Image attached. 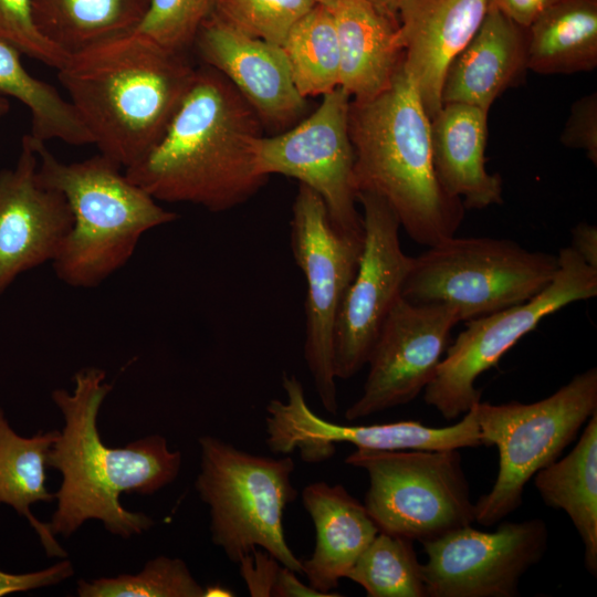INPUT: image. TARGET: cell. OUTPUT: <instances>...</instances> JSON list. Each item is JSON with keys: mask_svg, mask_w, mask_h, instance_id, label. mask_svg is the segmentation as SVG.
Returning a JSON list of instances; mask_svg holds the SVG:
<instances>
[{"mask_svg": "<svg viewBox=\"0 0 597 597\" xmlns=\"http://www.w3.org/2000/svg\"><path fill=\"white\" fill-rule=\"evenodd\" d=\"M444 304H417L400 296L369 355L363 392L345 412L349 421L406 405L431 381L459 323Z\"/></svg>", "mask_w": 597, "mask_h": 597, "instance_id": "obj_16", "label": "cell"}, {"mask_svg": "<svg viewBox=\"0 0 597 597\" xmlns=\"http://www.w3.org/2000/svg\"><path fill=\"white\" fill-rule=\"evenodd\" d=\"M585 425L572 451L537 471L534 484L546 505L569 516L584 546V565L596 576L597 412Z\"/></svg>", "mask_w": 597, "mask_h": 597, "instance_id": "obj_24", "label": "cell"}, {"mask_svg": "<svg viewBox=\"0 0 597 597\" xmlns=\"http://www.w3.org/2000/svg\"><path fill=\"white\" fill-rule=\"evenodd\" d=\"M345 463L367 472L364 505L379 532L423 543L475 522L459 449H356Z\"/></svg>", "mask_w": 597, "mask_h": 597, "instance_id": "obj_9", "label": "cell"}, {"mask_svg": "<svg viewBox=\"0 0 597 597\" xmlns=\"http://www.w3.org/2000/svg\"><path fill=\"white\" fill-rule=\"evenodd\" d=\"M557 270V254L510 239L453 235L413 256L401 296L448 305L468 322L528 301Z\"/></svg>", "mask_w": 597, "mask_h": 597, "instance_id": "obj_8", "label": "cell"}, {"mask_svg": "<svg viewBox=\"0 0 597 597\" xmlns=\"http://www.w3.org/2000/svg\"><path fill=\"white\" fill-rule=\"evenodd\" d=\"M316 0H217L214 13L240 32L282 46Z\"/></svg>", "mask_w": 597, "mask_h": 597, "instance_id": "obj_32", "label": "cell"}, {"mask_svg": "<svg viewBox=\"0 0 597 597\" xmlns=\"http://www.w3.org/2000/svg\"><path fill=\"white\" fill-rule=\"evenodd\" d=\"M199 446L195 486L209 506L212 542L234 563L261 548L302 574L283 527L284 509L297 496L293 459L254 455L211 436L201 437Z\"/></svg>", "mask_w": 597, "mask_h": 597, "instance_id": "obj_6", "label": "cell"}, {"mask_svg": "<svg viewBox=\"0 0 597 597\" xmlns=\"http://www.w3.org/2000/svg\"><path fill=\"white\" fill-rule=\"evenodd\" d=\"M217 0H148L147 10L134 30L160 46L186 53L214 12Z\"/></svg>", "mask_w": 597, "mask_h": 597, "instance_id": "obj_33", "label": "cell"}, {"mask_svg": "<svg viewBox=\"0 0 597 597\" xmlns=\"http://www.w3.org/2000/svg\"><path fill=\"white\" fill-rule=\"evenodd\" d=\"M0 41L56 70L69 57L39 32L32 17L31 0H0Z\"/></svg>", "mask_w": 597, "mask_h": 597, "instance_id": "obj_34", "label": "cell"}, {"mask_svg": "<svg viewBox=\"0 0 597 597\" xmlns=\"http://www.w3.org/2000/svg\"><path fill=\"white\" fill-rule=\"evenodd\" d=\"M229 597L234 596L233 591L219 585H211L205 588V597Z\"/></svg>", "mask_w": 597, "mask_h": 597, "instance_id": "obj_42", "label": "cell"}, {"mask_svg": "<svg viewBox=\"0 0 597 597\" xmlns=\"http://www.w3.org/2000/svg\"><path fill=\"white\" fill-rule=\"evenodd\" d=\"M303 506L315 528V546L301 559L308 585L328 597L346 577L359 555L378 534L364 504L339 484L314 482L302 492Z\"/></svg>", "mask_w": 597, "mask_h": 597, "instance_id": "obj_22", "label": "cell"}, {"mask_svg": "<svg viewBox=\"0 0 597 597\" xmlns=\"http://www.w3.org/2000/svg\"><path fill=\"white\" fill-rule=\"evenodd\" d=\"M275 597H328L298 580L296 573L282 565L273 591Z\"/></svg>", "mask_w": 597, "mask_h": 597, "instance_id": "obj_40", "label": "cell"}, {"mask_svg": "<svg viewBox=\"0 0 597 597\" xmlns=\"http://www.w3.org/2000/svg\"><path fill=\"white\" fill-rule=\"evenodd\" d=\"M9 98L0 94V118L9 112Z\"/></svg>", "mask_w": 597, "mask_h": 597, "instance_id": "obj_43", "label": "cell"}, {"mask_svg": "<svg viewBox=\"0 0 597 597\" xmlns=\"http://www.w3.org/2000/svg\"><path fill=\"white\" fill-rule=\"evenodd\" d=\"M526 30V69L573 74L597 66V0H559Z\"/></svg>", "mask_w": 597, "mask_h": 597, "instance_id": "obj_25", "label": "cell"}, {"mask_svg": "<svg viewBox=\"0 0 597 597\" xmlns=\"http://www.w3.org/2000/svg\"><path fill=\"white\" fill-rule=\"evenodd\" d=\"M349 137L356 193L381 197L417 243L432 247L461 226L464 207L449 196L434 171L430 117L402 64L377 96L350 100Z\"/></svg>", "mask_w": 597, "mask_h": 597, "instance_id": "obj_4", "label": "cell"}, {"mask_svg": "<svg viewBox=\"0 0 597 597\" xmlns=\"http://www.w3.org/2000/svg\"><path fill=\"white\" fill-rule=\"evenodd\" d=\"M346 578L362 586L368 597H427L413 541L383 532L363 551Z\"/></svg>", "mask_w": 597, "mask_h": 597, "instance_id": "obj_30", "label": "cell"}, {"mask_svg": "<svg viewBox=\"0 0 597 597\" xmlns=\"http://www.w3.org/2000/svg\"><path fill=\"white\" fill-rule=\"evenodd\" d=\"M106 374L96 367L78 370L72 392L52 391L64 427L52 444L46 464L62 474L54 494L57 506L50 531L69 537L87 520L102 521L112 534L128 538L154 525L142 512L125 509L123 492L150 495L178 475L181 453L171 451L160 434H150L124 448L104 444L97 429L101 406L112 390Z\"/></svg>", "mask_w": 597, "mask_h": 597, "instance_id": "obj_2", "label": "cell"}, {"mask_svg": "<svg viewBox=\"0 0 597 597\" xmlns=\"http://www.w3.org/2000/svg\"><path fill=\"white\" fill-rule=\"evenodd\" d=\"M59 433L39 431L31 438L21 437L9 426L0 407V504L12 506L28 519L50 557H66L67 553L55 540L49 523L32 515L30 505L55 499L45 488V468Z\"/></svg>", "mask_w": 597, "mask_h": 597, "instance_id": "obj_27", "label": "cell"}, {"mask_svg": "<svg viewBox=\"0 0 597 597\" xmlns=\"http://www.w3.org/2000/svg\"><path fill=\"white\" fill-rule=\"evenodd\" d=\"M486 111L462 103L443 104L430 119L431 154L444 191L464 209L503 202L502 179L485 166Z\"/></svg>", "mask_w": 597, "mask_h": 597, "instance_id": "obj_20", "label": "cell"}, {"mask_svg": "<svg viewBox=\"0 0 597 597\" xmlns=\"http://www.w3.org/2000/svg\"><path fill=\"white\" fill-rule=\"evenodd\" d=\"M350 96L341 86L323 95L320 106L293 128L255 137L252 151L259 171L294 178L323 200L332 224L363 235L354 184L355 153L349 137Z\"/></svg>", "mask_w": 597, "mask_h": 597, "instance_id": "obj_12", "label": "cell"}, {"mask_svg": "<svg viewBox=\"0 0 597 597\" xmlns=\"http://www.w3.org/2000/svg\"><path fill=\"white\" fill-rule=\"evenodd\" d=\"M193 44L205 65L237 88L262 126L284 128L303 115L305 98L296 90L282 46L240 32L214 12Z\"/></svg>", "mask_w": 597, "mask_h": 597, "instance_id": "obj_18", "label": "cell"}, {"mask_svg": "<svg viewBox=\"0 0 597 597\" xmlns=\"http://www.w3.org/2000/svg\"><path fill=\"white\" fill-rule=\"evenodd\" d=\"M38 160L24 135L15 166L0 170V295L20 274L52 263L73 226L63 193L39 181Z\"/></svg>", "mask_w": 597, "mask_h": 597, "instance_id": "obj_17", "label": "cell"}, {"mask_svg": "<svg viewBox=\"0 0 597 597\" xmlns=\"http://www.w3.org/2000/svg\"><path fill=\"white\" fill-rule=\"evenodd\" d=\"M316 1L320 2V3H324L326 6H328L329 2H331V0H316Z\"/></svg>", "mask_w": 597, "mask_h": 597, "instance_id": "obj_44", "label": "cell"}, {"mask_svg": "<svg viewBox=\"0 0 597 597\" xmlns=\"http://www.w3.org/2000/svg\"><path fill=\"white\" fill-rule=\"evenodd\" d=\"M196 69L132 31L69 55L57 77L100 153L124 170L156 145Z\"/></svg>", "mask_w": 597, "mask_h": 597, "instance_id": "obj_3", "label": "cell"}, {"mask_svg": "<svg viewBox=\"0 0 597 597\" xmlns=\"http://www.w3.org/2000/svg\"><path fill=\"white\" fill-rule=\"evenodd\" d=\"M489 0H401L397 9L402 69L430 119L442 107L441 91L452 60L481 25Z\"/></svg>", "mask_w": 597, "mask_h": 597, "instance_id": "obj_19", "label": "cell"}, {"mask_svg": "<svg viewBox=\"0 0 597 597\" xmlns=\"http://www.w3.org/2000/svg\"><path fill=\"white\" fill-rule=\"evenodd\" d=\"M559 139L567 148L584 150L588 159L594 165L597 164L596 92L582 96L573 103Z\"/></svg>", "mask_w": 597, "mask_h": 597, "instance_id": "obj_35", "label": "cell"}, {"mask_svg": "<svg viewBox=\"0 0 597 597\" xmlns=\"http://www.w3.org/2000/svg\"><path fill=\"white\" fill-rule=\"evenodd\" d=\"M383 11L397 18V9L401 0H368Z\"/></svg>", "mask_w": 597, "mask_h": 597, "instance_id": "obj_41", "label": "cell"}, {"mask_svg": "<svg viewBox=\"0 0 597 597\" xmlns=\"http://www.w3.org/2000/svg\"><path fill=\"white\" fill-rule=\"evenodd\" d=\"M252 597L273 596L282 564L264 549L255 548L238 562Z\"/></svg>", "mask_w": 597, "mask_h": 597, "instance_id": "obj_36", "label": "cell"}, {"mask_svg": "<svg viewBox=\"0 0 597 597\" xmlns=\"http://www.w3.org/2000/svg\"><path fill=\"white\" fill-rule=\"evenodd\" d=\"M282 49L304 98L323 96L339 86V48L328 6L316 3L294 24Z\"/></svg>", "mask_w": 597, "mask_h": 597, "instance_id": "obj_29", "label": "cell"}, {"mask_svg": "<svg viewBox=\"0 0 597 597\" xmlns=\"http://www.w3.org/2000/svg\"><path fill=\"white\" fill-rule=\"evenodd\" d=\"M363 207V248L357 271L341 304L334 332L336 379L367 365L383 324L401 296L413 256L400 244V223L390 206L369 191L356 193Z\"/></svg>", "mask_w": 597, "mask_h": 597, "instance_id": "obj_13", "label": "cell"}, {"mask_svg": "<svg viewBox=\"0 0 597 597\" xmlns=\"http://www.w3.org/2000/svg\"><path fill=\"white\" fill-rule=\"evenodd\" d=\"M21 53L0 41V94L22 103L31 115L33 139L45 143L60 139L74 146L92 144V136L70 101L51 84L31 75Z\"/></svg>", "mask_w": 597, "mask_h": 597, "instance_id": "obj_28", "label": "cell"}, {"mask_svg": "<svg viewBox=\"0 0 597 597\" xmlns=\"http://www.w3.org/2000/svg\"><path fill=\"white\" fill-rule=\"evenodd\" d=\"M73 573V565L69 559L33 573L10 574L0 569V596L56 585Z\"/></svg>", "mask_w": 597, "mask_h": 597, "instance_id": "obj_37", "label": "cell"}, {"mask_svg": "<svg viewBox=\"0 0 597 597\" xmlns=\"http://www.w3.org/2000/svg\"><path fill=\"white\" fill-rule=\"evenodd\" d=\"M526 69V30L489 3L468 44L450 63L441 102L462 103L486 112Z\"/></svg>", "mask_w": 597, "mask_h": 597, "instance_id": "obj_23", "label": "cell"}, {"mask_svg": "<svg viewBox=\"0 0 597 597\" xmlns=\"http://www.w3.org/2000/svg\"><path fill=\"white\" fill-rule=\"evenodd\" d=\"M148 0H31L39 32L67 55L134 31Z\"/></svg>", "mask_w": 597, "mask_h": 597, "instance_id": "obj_26", "label": "cell"}, {"mask_svg": "<svg viewBox=\"0 0 597 597\" xmlns=\"http://www.w3.org/2000/svg\"><path fill=\"white\" fill-rule=\"evenodd\" d=\"M286 400L266 406L265 442L273 453L300 450L305 462H321L335 453V443L347 442L366 450H449L481 446L473 408L451 426L432 428L419 421L347 426L331 422L307 405L302 383L283 375Z\"/></svg>", "mask_w": 597, "mask_h": 597, "instance_id": "obj_15", "label": "cell"}, {"mask_svg": "<svg viewBox=\"0 0 597 597\" xmlns=\"http://www.w3.org/2000/svg\"><path fill=\"white\" fill-rule=\"evenodd\" d=\"M589 266L597 269V228L579 222L572 229L569 245Z\"/></svg>", "mask_w": 597, "mask_h": 597, "instance_id": "obj_39", "label": "cell"}, {"mask_svg": "<svg viewBox=\"0 0 597 597\" xmlns=\"http://www.w3.org/2000/svg\"><path fill=\"white\" fill-rule=\"evenodd\" d=\"M559 0H489V3L523 29Z\"/></svg>", "mask_w": 597, "mask_h": 597, "instance_id": "obj_38", "label": "cell"}, {"mask_svg": "<svg viewBox=\"0 0 597 597\" xmlns=\"http://www.w3.org/2000/svg\"><path fill=\"white\" fill-rule=\"evenodd\" d=\"M558 270L552 282L528 301L468 321L440 360L423 389V400L452 420L481 400L478 377L496 366L501 357L546 316L570 303L597 295V269L589 266L569 245L557 254Z\"/></svg>", "mask_w": 597, "mask_h": 597, "instance_id": "obj_10", "label": "cell"}, {"mask_svg": "<svg viewBox=\"0 0 597 597\" xmlns=\"http://www.w3.org/2000/svg\"><path fill=\"white\" fill-rule=\"evenodd\" d=\"M81 597H205L202 587L180 558L158 556L140 573L77 582Z\"/></svg>", "mask_w": 597, "mask_h": 597, "instance_id": "obj_31", "label": "cell"}, {"mask_svg": "<svg viewBox=\"0 0 597 597\" xmlns=\"http://www.w3.org/2000/svg\"><path fill=\"white\" fill-rule=\"evenodd\" d=\"M39 181L63 193L73 226L52 262L55 275L73 287H95L133 256L142 237L177 219L122 167L101 153L64 163L35 140Z\"/></svg>", "mask_w": 597, "mask_h": 597, "instance_id": "obj_5", "label": "cell"}, {"mask_svg": "<svg viewBox=\"0 0 597 597\" xmlns=\"http://www.w3.org/2000/svg\"><path fill=\"white\" fill-rule=\"evenodd\" d=\"M421 544L427 597H515L547 551L548 528L542 519L501 523L494 532L470 524Z\"/></svg>", "mask_w": 597, "mask_h": 597, "instance_id": "obj_14", "label": "cell"}, {"mask_svg": "<svg viewBox=\"0 0 597 597\" xmlns=\"http://www.w3.org/2000/svg\"><path fill=\"white\" fill-rule=\"evenodd\" d=\"M261 128L237 88L203 65L196 69L160 139L124 171L157 201L227 211L248 201L269 179L259 171L251 147Z\"/></svg>", "mask_w": 597, "mask_h": 597, "instance_id": "obj_1", "label": "cell"}, {"mask_svg": "<svg viewBox=\"0 0 597 597\" xmlns=\"http://www.w3.org/2000/svg\"><path fill=\"white\" fill-rule=\"evenodd\" d=\"M328 7L339 48V86L354 101L377 96L402 64L398 19L368 0H331Z\"/></svg>", "mask_w": 597, "mask_h": 597, "instance_id": "obj_21", "label": "cell"}, {"mask_svg": "<svg viewBox=\"0 0 597 597\" xmlns=\"http://www.w3.org/2000/svg\"><path fill=\"white\" fill-rule=\"evenodd\" d=\"M482 444L499 450L492 489L475 503V522L492 526L523 502L526 483L559 458L588 419L597 412V369L575 375L551 396L532 402L473 407Z\"/></svg>", "mask_w": 597, "mask_h": 597, "instance_id": "obj_7", "label": "cell"}, {"mask_svg": "<svg viewBox=\"0 0 597 597\" xmlns=\"http://www.w3.org/2000/svg\"><path fill=\"white\" fill-rule=\"evenodd\" d=\"M363 235L338 231L321 197L300 184L292 207L291 249L306 281L304 357L323 407L337 413L334 332L358 268Z\"/></svg>", "mask_w": 597, "mask_h": 597, "instance_id": "obj_11", "label": "cell"}]
</instances>
